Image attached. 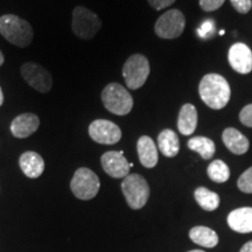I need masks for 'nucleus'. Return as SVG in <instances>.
<instances>
[{
	"label": "nucleus",
	"instance_id": "c85d7f7f",
	"mask_svg": "<svg viewBox=\"0 0 252 252\" xmlns=\"http://www.w3.org/2000/svg\"><path fill=\"white\" fill-rule=\"evenodd\" d=\"M239 252H252V241L248 242V243H245L243 245V248L241 249V251Z\"/></svg>",
	"mask_w": 252,
	"mask_h": 252
},
{
	"label": "nucleus",
	"instance_id": "b1692460",
	"mask_svg": "<svg viewBox=\"0 0 252 252\" xmlns=\"http://www.w3.org/2000/svg\"><path fill=\"white\" fill-rule=\"evenodd\" d=\"M237 186L239 190L245 194H252V167L247 169L243 174L239 176Z\"/></svg>",
	"mask_w": 252,
	"mask_h": 252
},
{
	"label": "nucleus",
	"instance_id": "7c9ffc66",
	"mask_svg": "<svg viewBox=\"0 0 252 252\" xmlns=\"http://www.w3.org/2000/svg\"><path fill=\"white\" fill-rule=\"evenodd\" d=\"M4 61H5V59H4V55H2L1 50H0V67H1V65L4 64Z\"/></svg>",
	"mask_w": 252,
	"mask_h": 252
},
{
	"label": "nucleus",
	"instance_id": "9b49d317",
	"mask_svg": "<svg viewBox=\"0 0 252 252\" xmlns=\"http://www.w3.org/2000/svg\"><path fill=\"white\" fill-rule=\"evenodd\" d=\"M100 163L106 174L115 179L126 178L130 174V168L133 166L126 160L123 151H109L104 153L100 158Z\"/></svg>",
	"mask_w": 252,
	"mask_h": 252
},
{
	"label": "nucleus",
	"instance_id": "5701e85b",
	"mask_svg": "<svg viewBox=\"0 0 252 252\" xmlns=\"http://www.w3.org/2000/svg\"><path fill=\"white\" fill-rule=\"evenodd\" d=\"M208 176L210 180H213L216 184H224L230 178V169L228 165L222 160H215L208 166L207 169Z\"/></svg>",
	"mask_w": 252,
	"mask_h": 252
},
{
	"label": "nucleus",
	"instance_id": "a211bd4d",
	"mask_svg": "<svg viewBox=\"0 0 252 252\" xmlns=\"http://www.w3.org/2000/svg\"><path fill=\"white\" fill-rule=\"evenodd\" d=\"M197 127V111L193 104H185L179 112L178 128L181 134L190 135Z\"/></svg>",
	"mask_w": 252,
	"mask_h": 252
},
{
	"label": "nucleus",
	"instance_id": "aec40b11",
	"mask_svg": "<svg viewBox=\"0 0 252 252\" xmlns=\"http://www.w3.org/2000/svg\"><path fill=\"white\" fill-rule=\"evenodd\" d=\"M189 238H190L195 244L208 249L215 248L216 245L219 244V236H217L216 232L210 228H208V226L203 225L194 226V228L189 231Z\"/></svg>",
	"mask_w": 252,
	"mask_h": 252
},
{
	"label": "nucleus",
	"instance_id": "f03ea898",
	"mask_svg": "<svg viewBox=\"0 0 252 252\" xmlns=\"http://www.w3.org/2000/svg\"><path fill=\"white\" fill-rule=\"evenodd\" d=\"M0 34L12 45L26 48L33 41V28L30 23L14 14L0 17Z\"/></svg>",
	"mask_w": 252,
	"mask_h": 252
},
{
	"label": "nucleus",
	"instance_id": "f257e3e1",
	"mask_svg": "<svg viewBox=\"0 0 252 252\" xmlns=\"http://www.w3.org/2000/svg\"><path fill=\"white\" fill-rule=\"evenodd\" d=\"M198 94L207 106L220 110L229 103L231 89L228 81L219 74H207L198 84Z\"/></svg>",
	"mask_w": 252,
	"mask_h": 252
},
{
	"label": "nucleus",
	"instance_id": "6ab92c4d",
	"mask_svg": "<svg viewBox=\"0 0 252 252\" xmlns=\"http://www.w3.org/2000/svg\"><path fill=\"white\" fill-rule=\"evenodd\" d=\"M158 146L163 156L174 158L180 151V140L174 131L165 128L158 135Z\"/></svg>",
	"mask_w": 252,
	"mask_h": 252
},
{
	"label": "nucleus",
	"instance_id": "f8f14e48",
	"mask_svg": "<svg viewBox=\"0 0 252 252\" xmlns=\"http://www.w3.org/2000/svg\"><path fill=\"white\" fill-rule=\"evenodd\" d=\"M228 60L231 68L238 74H249L252 71V50L245 43L237 42L230 47Z\"/></svg>",
	"mask_w": 252,
	"mask_h": 252
},
{
	"label": "nucleus",
	"instance_id": "393cba45",
	"mask_svg": "<svg viewBox=\"0 0 252 252\" xmlns=\"http://www.w3.org/2000/svg\"><path fill=\"white\" fill-rule=\"evenodd\" d=\"M232 7H234L238 13L247 14L252 8V0H230Z\"/></svg>",
	"mask_w": 252,
	"mask_h": 252
},
{
	"label": "nucleus",
	"instance_id": "423d86ee",
	"mask_svg": "<svg viewBox=\"0 0 252 252\" xmlns=\"http://www.w3.org/2000/svg\"><path fill=\"white\" fill-rule=\"evenodd\" d=\"M72 32L82 40L94 37L102 28V21L98 15L83 6H77L72 11Z\"/></svg>",
	"mask_w": 252,
	"mask_h": 252
},
{
	"label": "nucleus",
	"instance_id": "4be33fe9",
	"mask_svg": "<svg viewBox=\"0 0 252 252\" xmlns=\"http://www.w3.org/2000/svg\"><path fill=\"white\" fill-rule=\"evenodd\" d=\"M198 206L206 212H214L220 206V196L206 187H198L194 193Z\"/></svg>",
	"mask_w": 252,
	"mask_h": 252
},
{
	"label": "nucleus",
	"instance_id": "dca6fc26",
	"mask_svg": "<svg viewBox=\"0 0 252 252\" xmlns=\"http://www.w3.org/2000/svg\"><path fill=\"white\" fill-rule=\"evenodd\" d=\"M222 140L226 149L231 153L237 154V156L245 154L249 151V147H250L248 138L234 127H228L223 131Z\"/></svg>",
	"mask_w": 252,
	"mask_h": 252
},
{
	"label": "nucleus",
	"instance_id": "39448f33",
	"mask_svg": "<svg viewBox=\"0 0 252 252\" xmlns=\"http://www.w3.org/2000/svg\"><path fill=\"white\" fill-rule=\"evenodd\" d=\"M150 71V62L146 56L141 54L130 56L123 67V77L125 80L126 87L131 90L139 89L146 83Z\"/></svg>",
	"mask_w": 252,
	"mask_h": 252
},
{
	"label": "nucleus",
	"instance_id": "1a4fd4ad",
	"mask_svg": "<svg viewBox=\"0 0 252 252\" xmlns=\"http://www.w3.org/2000/svg\"><path fill=\"white\" fill-rule=\"evenodd\" d=\"M21 76L28 86L42 94L49 93L53 87V77L49 71L34 62H26L20 68Z\"/></svg>",
	"mask_w": 252,
	"mask_h": 252
},
{
	"label": "nucleus",
	"instance_id": "ddd939ff",
	"mask_svg": "<svg viewBox=\"0 0 252 252\" xmlns=\"http://www.w3.org/2000/svg\"><path fill=\"white\" fill-rule=\"evenodd\" d=\"M40 126V119L34 113H23L11 123V132L15 138H28L35 133Z\"/></svg>",
	"mask_w": 252,
	"mask_h": 252
},
{
	"label": "nucleus",
	"instance_id": "2eb2a0df",
	"mask_svg": "<svg viewBox=\"0 0 252 252\" xmlns=\"http://www.w3.org/2000/svg\"><path fill=\"white\" fill-rule=\"evenodd\" d=\"M228 224L239 234L252 232V208L243 207L232 210L228 215Z\"/></svg>",
	"mask_w": 252,
	"mask_h": 252
},
{
	"label": "nucleus",
	"instance_id": "2f4dec72",
	"mask_svg": "<svg viewBox=\"0 0 252 252\" xmlns=\"http://www.w3.org/2000/svg\"><path fill=\"white\" fill-rule=\"evenodd\" d=\"M188 252H206V251H202V250H191V251H188Z\"/></svg>",
	"mask_w": 252,
	"mask_h": 252
},
{
	"label": "nucleus",
	"instance_id": "cd10ccee",
	"mask_svg": "<svg viewBox=\"0 0 252 252\" xmlns=\"http://www.w3.org/2000/svg\"><path fill=\"white\" fill-rule=\"evenodd\" d=\"M173 2H175V0H149V4L157 11L168 7Z\"/></svg>",
	"mask_w": 252,
	"mask_h": 252
},
{
	"label": "nucleus",
	"instance_id": "0eeeda50",
	"mask_svg": "<svg viewBox=\"0 0 252 252\" xmlns=\"http://www.w3.org/2000/svg\"><path fill=\"white\" fill-rule=\"evenodd\" d=\"M100 182L96 173L91 169L81 167L75 172L70 181V189L72 194L83 201L91 200L98 194Z\"/></svg>",
	"mask_w": 252,
	"mask_h": 252
},
{
	"label": "nucleus",
	"instance_id": "a878e982",
	"mask_svg": "<svg viewBox=\"0 0 252 252\" xmlns=\"http://www.w3.org/2000/svg\"><path fill=\"white\" fill-rule=\"evenodd\" d=\"M239 121L247 127H252V104L244 106L239 112Z\"/></svg>",
	"mask_w": 252,
	"mask_h": 252
},
{
	"label": "nucleus",
	"instance_id": "412c9836",
	"mask_svg": "<svg viewBox=\"0 0 252 252\" xmlns=\"http://www.w3.org/2000/svg\"><path fill=\"white\" fill-rule=\"evenodd\" d=\"M187 146L189 150L197 152L204 160L212 159L216 151L215 143L212 139H209V138L202 137V135L190 138L188 140Z\"/></svg>",
	"mask_w": 252,
	"mask_h": 252
},
{
	"label": "nucleus",
	"instance_id": "7ed1b4c3",
	"mask_svg": "<svg viewBox=\"0 0 252 252\" xmlns=\"http://www.w3.org/2000/svg\"><path fill=\"white\" fill-rule=\"evenodd\" d=\"M102 102L113 115L125 116L133 108V98L122 84L110 83L102 91Z\"/></svg>",
	"mask_w": 252,
	"mask_h": 252
},
{
	"label": "nucleus",
	"instance_id": "c756f323",
	"mask_svg": "<svg viewBox=\"0 0 252 252\" xmlns=\"http://www.w3.org/2000/svg\"><path fill=\"white\" fill-rule=\"evenodd\" d=\"M4 104V94H2V90L1 88H0V106Z\"/></svg>",
	"mask_w": 252,
	"mask_h": 252
},
{
	"label": "nucleus",
	"instance_id": "4468645a",
	"mask_svg": "<svg viewBox=\"0 0 252 252\" xmlns=\"http://www.w3.org/2000/svg\"><path fill=\"white\" fill-rule=\"evenodd\" d=\"M19 165L24 174L31 179H37L45 171V161L42 157L33 151H27L21 154Z\"/></svg>",
	"mask_w": 252,
	"mask_h": 252
},
{
	"label": "nucleus",
	"instance_id": "20e7f679",
	"mask_svg": "<svg viewBox=\"0 0 252 252\" xmlns=\"http://www.w3.org/2000/svg\"><path fill=\"white\" fill-rule=\"evenodd\" d=\"M122 190L131 209H141L150 197V186L144 176L128 174L122 182Z\"/></svg>",
	"mask_w": 252,
	"mask_h": 252
},
{
	"label": "nucleus",
	"instance_id": "9d476101",
	"mask_svg": "<svg viewBox=\"0 0 252 252\" xmlns=\"http://www.w3.org/2000/svg\"><path fill=\"white\" fill-rule=\"evenodd\" d=\"M89 135L91 139L98 144L115 145L122 139V130L113 122L96 119L89 126Z\"/></svg>",
	"mask_w": 252,
	"mask_h": 252
},
{
	"label": "nucleus",
	"instance_id": "bb28decb",
	"mask_svg": "<svg viewBox=\"0 0 252 252\" xmlns=\"http://www.w3.org/2000/svg\"><path fill=\"white\" fill-rule=\"evenodd\" d=\"M225 0H200V6L204 12H214L224 4Z\"/></svg>",
	"mask_w": 252,
	"mask_h": 252
},
{
	"label": "nucleus",
	"instance_id": "f3484780",
	"mask_svg": "<svg viewBox=\"0 0 252 252\" xmlns=\"http://www.w3.org/2000/svg\"><path fill=\"white\" fill-rule=\"evenodd\" d=\"M137 152L140 163L146 168H153L158 163V150L152 138L149 135H143L138 139Z\"/></svg>",
	"mask_w": 252,
	"mask_h": 252
},
{
	"label": "nucleus",
	"instance_id": "6e6552de",
	"mask_svg": "<svg viewBox=\"0 0 252 252\" xmlns=\"http://www.w3.org/2000/svg\"><path fill=\"white\" fill-rule=\"evenodd\" d=\"M186 27V18L179 9H169L166 13L160 15L157 20L154 31L161 39L172 40L181 36Z\"/></svg>",
	"mask_w": 252,
	"mask_h": 252
}]
</instances>
